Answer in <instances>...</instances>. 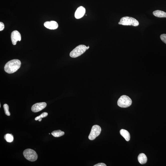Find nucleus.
<instances>
[{"mask_svg": "<svg viewBox=\"0 0 166 166\" xmlns=\"http://www.w3.org/2000/svg\"><path fill=\"white\" fill-rule=\"evenodd\" d=\"M21 62L19 60L14 59L9 61L5 64L4 69L7 73L12 74L16 72L20 67Z\"/></svg>", "mask_w": 166, "mask_h": 166, "instance_id": "nucleus-1", "label": "nucleus"}, {"mask_svg": "<svg viewBox=\"0 0 166 166\" xmlns=\"http://www.w3.org/2000/svg\"><path fill=\"white\" fill-rule=\"evenodd\" d=\"M120 22L121 24L125 26H136L139 25V22L137 20L133 17L128 16L123 17L120 19Z\"/></svg>", "mask_w": 166, "mask_h": 166, "instance_id": "nucleus-2", "label": "nucleus"}, {"mask_svg": "<svg viewBox=\"0 0 166 166\" xmlns=\"http://www.w3.org/2000/svg\"><path fill=\"white\" fill-rule=\"evenodd\" d=\"M132 101L129 97L126 95L122 96L118 100V106L122 108H127L131 105Z\"/></svg>", "mask_w": 166, "mask_h": 166, "instance_id": "nucleus-3", "label": "nucleus"}, {"mask_svg": "<svg viewBox=\"0 0 166 166\" xmlns=\"http://www.w3.org/2000/svg\"><path fill=\"white\" fill-rule=\"evenodd\" d=\"M87 50V46L85 45H79L71 52L70 56L73 58L77 57L83 54Z\"/></svg>", "mask_w": 166, "mask_h": 166, "instance_id": "nucleus-4", "label": "nucleus"}, {"mask_svg": "<svg viewBox=\"0 0 166 166\" xmlns=\"http://www.w3.org/2000/svg\"><path fill=\"white\" fill-rule=\"evenodd\" d=\"M24 157L29 161L34 162L38 159V155L35 151L31 149H27L23 152Z\"/></svg>", "mask_w": 166, "mask_h": 166, "instance_id": "nucleus-5", "label": "nucleus"}, {"mask_svg": "<svg viewBox=\"0 0 166 166\" xmlns=\"http://www.w3.org/2000/svg\"><path fill=\"white\" fill-rule=\"evenodd\" d=\"M101 131V129L99 126L98 125H95L93 126L88 137L89 139L91 140H94L96 138L99 136Z\"/></svg>", "mask_w": 166, "mask_h": 166, "instance_id": "nucleus-6", "label": "nucleus"}, {"mask_svg": "<svg viewBox=\"0 0 166 166\" xmlns=\"http://www.w3.org/2000/svg\"><path fill=\"white\" fill-rule=\"evenodd\" d=\"M11 39L12 44L13 45H16L17 41H20L21 40V37L20 33L17 30L13 31L11 33Z\"/></svg>", "mask_w": 166, "mask_h": 166, "instance_id": "nucleus-7", "label": "nucleus"}, {"mask_svg": "<svg viewBox=\"0 0 166 166\" xmlns=\"http://www.w3.org/2000/svg\"><path fill=\"white\" fill-rule=\"evenodd\" d=\"M46 105V103L45 102L35 103L32 107V111L34 112H39L45 108Z\"/></svg>", "mask_w": 166, "mask_h": 166, "instance_id": "nucleus-8", "label": "nucleus"}, {"mask_svg": "<svg viewBox=\"0 0 166 166\" xmlns=\"http://www.w3.org/2000/svg\"><path fill=\"white\" fill-rule=\"evenodd\" d=\"M86 13V9L83 6H80L76 11L75 16L76 19H79L83 17Z\"/></svg>", "mask_w": 166, "mask_h": 166, "instance_id": "nucleus-9", "label": "nucleus"}, {"mask_svg": "<svg viewBox=\"0 0 166 166\" xmlns=\"http://www.w3.org/2000/svg\"><path fill=\"white\" fill-rule=\"evenodd\" d=\"M44 25L46 28L50 30H55L58 27L57 22L54 21H47L45 22Z\"/></svg>", "mask_w": 166, "mask_h": 166, "instance_id": "nucleus-10", "label": "nucleus"}, {"mask_svg": "<svg viewBox=\"0 0 166 166\" xmlns=\"http://www.w3.org/2000/svg\"><path fill=\"white\" fill-rule=\"evenodd\" d=\"M138 160L141 164H144L147 163V159L145 154L144 153H141L139 154L138 156Z\"/></svg>", "mask_w": 166, "mask_h": 166, "instance_id": "nucleus-11", "label": "nucleus"}, {"mask_svg": "<svg viewBox=\"0 0 166 166\" xmlns=\"http://www.w3.org/2000/svg\"><path fill=\"white\" fill-rule=\"evenodd\" d=\"M121 135L124 138L126 141H129L130 139V135L128 131L122 129L120 131Z\"/></svg>", "mask_w": 166, "mask_h": 166, "instance_id": "nucleus-12", "label": "nucleus"}, {"mask_svg": "<svg viewBox=\"0 0 166 166\" xmlns=\"http://www.w3.org/2000/svg\"><path fill=\"white\" fill-rule=\"evenodd\" d=\"M153 14L155 16L159 18H166V13L160 10H156L153 12Z\"/></svg>", "mask_w": 166, "mask_h": 166, "instance_id": "nucleus-13", "label": "nucleus"}, {"mask_svg": "<svg viewBox=\"0 0 166 166\" xmlns=\"http://www.w3.org/2000/svg\"><path fill=\"white\" fill-rule=\"evenodd\" d=\"M51 135L55 137H59L64 135V132L61 130H57L53 131Z\"/></svg>", "mask_w": 166, "mask_h": 166, "instance_id": "nucleus-14", "label": "nucleus"}, {"mask_svg": "<svg viewBox=\"0 0 166 166\" xmlns=\"http://www.w3.org/2000/svg\"><path fill=\"white\" fill-rule=\"evenodd\" d=\"M4 139L8 143H11L14 140L13 135L11 134H7L5 135Z\"/></svg>", "mask_w": 166, "mask_h": 166, "instance_id": "nucleus-15", "label": "nucleus"}, {"mask_svg": "<svg viewBox=\"0 0 166 166\" xmlns=\"http://www.w3.org/2000/svg\"><path fill=\"white\" fill-rule=\"evenodd\" d=\"M3 108L4 109L5 114L7 116L10 115V113L9 111V106L7 104H5L3 105Z\"/></svg>", "mask_w": 166, "mask_h": 166, "instance_id": "nucleus-16", "label": "nucleus"}, {"mask_svg": "<svg viewBox=\"0 0 166 166\" xmlns=\"http://www.w3.org/2000/svg\"><path fill=\"white\" fill-rule=\"evenodd\" d=\"M160 37L161 40L166 44V34H163L160 35Z\"/></svg>", "mask_w": 166, "mask_h": 166, "instance_id": "nucleus-17", "label": "nucleus"}, {"mask_svg": "<svg viewBox=\"0 0 166 166\" xmlns=\"http://www.w3.org/2000/svg\"><path fill=\"white\" fill-rule=\"evenodd\" d=\"M4 28V25L3 22H0V31H2Z\"/></svg>", "mask_w": 166, "mask_h": 166, "instance_id": "nucleus-18", "label": "nucleus"}, {"mask_svg": "<svg viewBox=\"0 0 166 166\" xmlns=\"http://www.w3.org/2000/svg\"><path fill=\"white\" fill-rule=\"evenodd\" d=\"M48 115V113L46 112H44L42 113L41 115H40L41 117L42 118L46 117Z\"/></svg>", "mask_w": 166, "mask_h": 166, "instance_id": "nucleus-19", "label": "nucleus"}, {"mask_svg": "<svg viewBox=\"0 0 166 166\" xmlns=\"http://www.w3.org/2000/svg\"><path fill=\"white\" fill-rule=\"evenodd\" d=\"M107 165L104 163H98L94 165V166H106Z\"/></svg>", "mask_w": 166, "mask_h": 166, "instance_id": "nucleus-20", "label": "nucleus"}, {"mask_svg": "<svg viewBox=\"0 0 166 166\" xmlns=\"http://www.w3.org/2000/svg\"><path fill=\"white\" fill-rule=\"evenodd\" d=\"M42 119V118H41V117L40 116V115H39V116H38V117H36L35 119V120L36 121H37L39 120V119Z\"/></svg>", "mask_w": 166, "mask_h": 166, "instance_id": "nucleus-21", "label": "nucleus"}, {"mask_svg": "<svg viewBox=\"0 0 166 166\" xmlns=\"http://www.w3.org/2000/svg\"><path fill=\"white\" fill-rule=\"evenodd\" d=\"M42 119H39V120H39V122H41V120H42Z\"/></svg>", "mask_w": 166, "mask_h": 166, "instance_id": "nucleus-22", "label": "nucleus"}, {"mask_svg": "<svg viewBox=\"0 0 166 166\" xmlns=\"http://www.w3.org/2000/svg\"><path fill=\"white\" fill-rule=\"evenodd\" d=\"M89 46H88V47H87V50L89 48Z\"/></svg>", "mask_w": 166, "mask_h": 166, "instance_id": "nucleus-23", "label": "nucleus"}, {"mask_svg": "<svg viewBox=\"0 0 166 166\" xmlns=\"http://www.w3.org/2000/svg\"><path fill=\"white\" fill-rule=\"evenodd\" d=\"M119 24H121V23H120V22H119Z\"/></svg>", "mask_w": 166, "mask_h": 166, "instance_id": "nucleus-24", "label": "nucleus"}, {"mask_svg": "<svg viewBox=\"0 0 166 166\" xmlns=\"http://www.w3.org/2000/svg\"><path fill=\"white\" fill-rule=\"evenodd\" d=\"M0 107H1V104H0Z\"/></svg>", "mask_w": 166, "mask_h": 166, "instance_id": "nucleus-25", "label": "nucleus"}]
</instances>
